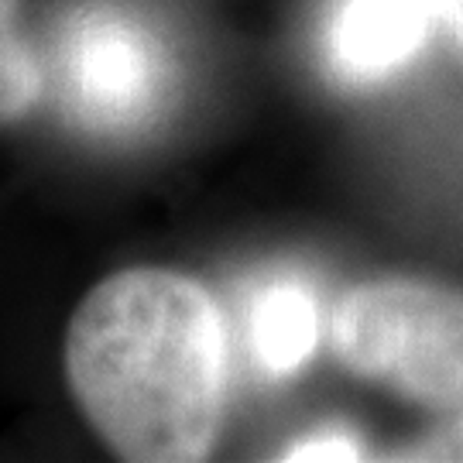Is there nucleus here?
<instances>
[{
    "label": "nucleus",
    "mask_w": 463,
    "mask_h": 463,
    "mask_svg": "<svg viewBox=\"0 0 463 463\" xmlns=\"http://www.w3.org/2000/svg\"><path fill=\"white\" fill-rule=\"evenodd\" d=\"M66 110L93 131H134L162 110L168 55L137 14L110 4L83 7L66 21L55 49Z\"/></svg>",
    "instance_id": "nucleus-3"
},
{
    "label": "nucleus",
    "mask_w": 463,
    "mask_h": 463,
    "mask_svg": "<svg viewBox=\"0 0 463 463\" xmlns=\"http://www.w3.org/2000/svg\"><path fill=\"white\" fill-rule=\"evenodd\" d=\"M364 443L344 430H319L281 453V460H361Z\"/></svg>",
    "instance_id": "nucleus-7"
},
{
    "label": "nucleus",
    "mask_w": 463,
    "mask_h": 463,
    "mask_svg": "<svg viewBox=\"0 0 463 463\" xmlns=\"http://www.w3.org/2000/svg\"><path fill=\"white\" fill-rule=\"evenodd\" d=\"M45 93V69L21 24V0H0V124L32 110Z\"/></svg>",
    "instance_id": "nucleus-6"
},
{
    "label": "nucleus",
    "mask_w": 463,
    "mask_h": 463,
    "mask_svg": "<svg viewBox=\"0 0 463 463\" xmlns=\"http://www.w3.org/2000/svg\"><path fill=\"white\" fill-rule=\"evenodd\" d=\"M248 344L268 374H292L313 357L319 344V306L298 281L265 285L248 316Z\"/></svg>",
    "instance_id": "nucleus-5"
},
{
    "label": "nucleus",
    "mask_w": 463,
    "mask_h": 463,
    "mask_svg": "<svg viewBox=\"0 0 463 463\" xmlns=\"http://www.w3.org/2000/svg\"><path fill=\"white\" fill-rule=\"evenodd\" d=\"M66 378L120 460H206L227 405V333L213 296L172 268L114 271L69 319Z\"/></svg>",
    "instance_id": "nucleus-1"
},
{
    "label": "nucleus",
    "mask_w": 463,
    "mask_h": 463,
    "mask_svg": "<svg viewBox=\"0 0 463 463\" xmlns=\"http://www.w3.org/2000/svg\"><path fill=\"white\" fill-rule=\"evenodd\" d=\"M398 460H460L463 463V412L457 419H449L447 426L432 430L430 436L415 439L409 447L395 453Z\"/></svg>",
    "instance_id": "nucleus-8"
},
{
    "label": "nucleus",
    "mask_w": 463,
    "mask_h": 463,
    "mask_svg": "<svg viewBox=\"0 0 463 463\" xmlns=\"http://www.w3.org/2000/svg\"><path fill=\"white\" fill-rule=\"evenodd\" d=\"M340 364L419 405L463 412V292L384 279L350 288L330 323Z\"/></svg>",
    "instance_id": "nucleus-2"
},
{
    "label": "nucleus",
    "mask_w": 463,
    "mask_h": 463,
    "mask_svg": "<svg viewBox=\"0 0 463 463\" xmlns=\"http://www.w3.org/2000/svg\"><path fill=\"white\" fill-rule=\"evenodd\" d=\"M432 24V0H336L323 34L326 66L350 86L381 83L422 52Z\"/></svg>",
    "instance_id": "nucleus-4"
},
{
    "label": "nucleus",
    "mask_w": 463,
    "mask_h": 463,
    "mask_svg": "<svg viewBox=\"0 0 463 463\" xmlns=\"http://www.w3.org/2000/svg\"><path fill=\"white\" fill-rule=\"evenodd\" d=\"M436 7V21L447 24L449 34L463 45V0H432Z\"/></svg>",
    "instance_id": "nucleus-9"
}]
</instances>
